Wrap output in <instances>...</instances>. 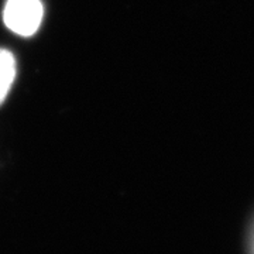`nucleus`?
<instances>
[{"label": "nucleus", "instance_id": "nucleus-1", "mask_svg": "<svg viewBox=\"0 0 254 254\" xmlns=\"http://www.w3.org/2000/svg\"><path fill=\"white\" fill-rule=\"evenodd\" d=\"M44 17L40 0H7L3 13L4 24L10 31L21 37L36 34Z\"/></svg>", "mask_w": 254, "mask_h": 254}, {"label": "nucleus", "instance_id": "nucleus-2", "mask_svg": "<svg viewBox=\"0 0 254 254\" xmlns=\"http://www.w3.org/2000/svg\"><path fill=\"white\" fill-rule=\"evenodd\" d=\"M16 76V61L7 50H0V103L6 99Z\"/></svg>", "mask_w": 254, "mask_h": 254}, {"label": "nucleus", "instance_id": "nucleus-3", "mask_svg": "<svg viewBox=\"0 0 254 254\" xmlns=\"http://www.w3.org/2000/svg\"><path fill=\"white\" fill-rule=\"evenodd\" d=\"M250 254H254V223L252 227V233H250Z\"/></svg>", "mask_w": 254, "mask_h": 254}]
</instances>
